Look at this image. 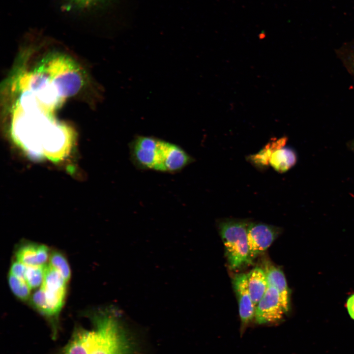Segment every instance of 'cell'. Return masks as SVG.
<instances>
[{"label": "cell", "mask_w": 354, "mask_h": 354, "mask_svg": "<svg viewBox=\"0 0 354 354\" xmlns=\"http://www.w3.org/2000/svg\"><path fill=\"white\" fill-rule=\"evenodd\" d=\"M10 114L13 137L31 154L58 159L69 150L71 131L54 115L20 112Z\"/></svg>", "instance_id": "cell-1"}, {"label": "cell", "mask_w": 354, "mask_h": 354, "mask_svg": "<svg viewBox=\"0 0 354 354\" xmlns=\"http://www.w3.org/2000/svg\"><path fill=\"white\" fill-rule=\"evenodd\" d=\"M88 330L87 354H135L134 343L118 319L110 314H96Z\"/></svg>", "instance_id": "cell-2"}, {"label": "cell", "mask_w": 354, "mask_h": 354, "mask_svg": "<svg viewBox=\"0 0 354 354\" xmlns=\"http://www.w3.org/2000/svg\"><path fill=\"white\" fill-rule=\"evenodd\" d=\"M249 223L243 220L226 219L219 224L229 265L236 269L251 264L247 241Z\"/></svg>", "instance_id": "cell-3"}, {"label": "cell", "mask_w": 354, "mask_h": 354, "mask_svg": "<svg viewBox=\"0 0 354 354\" xmlns=\"http://www.w3.org/2000/svg\"><path fill=\"white\" fill-rule=\"evenodd\" d=\"M192 156L180 146L160 139L153 171L177 173L191 163Z\"/></svg>", "instance_id": "cell-4"}, {"label": "cell", "mask_w": 354, "mask_h": 354, "mask_svg": "<svg viewBox=\"0 0 354 354\" xmlns=\"http://www.w3.org/2000/svg\"><path fill=\"white\" fill-rule=\"evenodd\" d=\"M287 313L277 290L268 286L255 308L254 318L258 324L274 323L282 320Z\"/></svg>", "instance_id": "cell-5"}, {"label": "cell", "mask_w": 354, "mask_h": 354, "mask_svg": "<svg viewBox=\"0 0 354 354\" xmlns=\"http://www.w3.org/2000/svg\"><path fill=\"white\" fill-rule=\"evenodd\" d=\"M279 232V229L272 225L262 223H249L247 241L251 262L271 245Z\"/></svg>", "instance_id": "cell-6"}, {"label": "cell", "mask_w": 354, "mask_h": 354, "mask_svg": "<svg viewBox=\"0 0 354 354\" xmlns=\"http://www.w3.org/2000/svg\"><path fill=\"white\" fill-rule=\"evenodd\" d=\"M233 284L238 301L241 331H243L254 318L255 306L249 293L247 274L240 273L236 275L233 280Z\"/></svg>", "instance_id": "cell-7"}, {"label": "cell", "mask_w": 354, "mask_h": 354, "mask_svg": "<svg viewBox=\"0 0 354 354\" xmlns=\"http://www.w3.org/2000/svg\"><path fill=\"white\" fill-rule=\"evenodd\" d=\"M49 248L43 244L27 242L21 244L15 252L16 261L26 266L47 264L50 256Z\"/></svg>", "instance_id": "cell-8"}, {"label": "cell", "mask_w": 354, "mask_h": 354, "mask_svg": "<svg viewBox=\"0 0 354 354\" xmlns=\"http://www.w3.org/2000/svg\"><path fill=\"white\" fill-rule=\"evenodd\" d=\"M264 270L268 286L275 288L278 292L283 305L288 312L290 307V291L284 274L278 267L268 262L264 264Z\"/></svg>", "instance_id": "cell-9"}, {"label": "cell", "mask_w": 354, "mask_h": 354, "mask_svg": "<svg viewBox=\"0 0 354 354\" xmlns=\"http://www.w3.org/2000/svg\"><path fill=\"white\" fill-rule=\"evenodd\" d=\"M247 278L249 293L256 308L268 287L266 275L263 268L255 267L247 274Z\"/></svg>", "instance_id": "cell-10"}, {"label": "cell", "mask_w": 354, "mask_h": 354, "mask_svg": "<svg viewBox=\"0 0 354 354\" xmlns=\"http://www.w3.org/2000/svg\"><path fill=\"white\" fill-rule=\"evenodd\" d=\"M287 141L286 137L280 139H272L258 153L248 156L247 160L256 168L264 169L269 165V160L272 154L277 149L285 146Z\"/></svg>", "instance_id": "cell-11"}, {"label": "cell", "mask_w": 354, "mask_h": 354, "mask_svg": "<svg viewBox=\"0 0 354 354\" xmlns=\"http://www.w3.org/2000/svg\"><path fill=\"white\" fill-rule=\"evenodd\" d=\"M296 161V155L294 150L284 147L277 149L272 154L269 165L278 173H282L294 166Z\"/></svg>", "instance_id": "cell-12"}, {"label": "cell", "mask_w": 354, "mask_h": 354, "mask_svg": "<svg viewBox=\"0 0 354 354\" xmlns=\"http://www.w3.org/2000/svg\"><path fill=\"white\" fill-rule=\"evenodd\" d=\"M88 329L77 328L68 343L62 351L61 354H87L86 339Z\"/></svg>", "instance_id": "cell-13"}, {"label": "cell", "mask_w": 354, "mask_h": 354, "mask_svg": "<svg viewBox=\"0 0 354 354\" xmlns=\"http://www.w3.org/2000/svg\"><path fill=\"white\" fill-rule=\"evenodd\" d=\"M51 266L58 270L67 282L71 276V271L68 263L63 254L57 251L50 253L49 264Z\"/></svg>", "instance_id": "cell-14"}, {"label": "cell", "mask_w": 354, "mask_h": 354, "mask_svg": "<svg viewBox=\"0 0 354 354\" xmlns=\"http://www.w3.org/2000/svg\"><path fill=\"white\" fill-rule=\"evenodd\" d=\"M8 281L9 287L13 294L20 300L26 301L31 296V289L24 281L8 273Z\"/></svg>", "instance_id": "cell-15"}, {"label": "cell", "mask_w": 354, "mask_h": 354, "mask_svg": "<svg viewBox=\"0 0 354 354\" xmlns=\"http://www.w3.org/2000/svg\"><path fill=\"white\" fill-rule=\"evenodd\" d=\"M47 265L27 266L26 272V281L31 290L41 287L43 282Z\"/></svg>", "instance_id": "cell-16"}, {"label": "cell", "mask_w": 354, "mask_h": 354, "mask_svg": "<svg viewBox=\"0 0 354 354\" xmlns=\"http://www.w3.org/2000/svg\"><path fill=\"white\" fill-rule=\"evenodd\" d=\"M27 267V266L24 264L16 260L12 263L10 268L9 273L26 282V272Z\"/></svg>", "instance_id": "cell-17"}, {"label": "cell", "mask_w": 354, "mask_h": 354, "mask_svg": "<svg viewBox=\"0 0 354 354\" xmlns=\"http://www.w3.org/2000/svg\"><path fill=\"white\" fill-rule=\"evenodd\" d=\"M75 6L83 9H87L95 6L106 0H65Z\"/></svg>", "instance_id": "cell-18"}, {"label": "cell", "mask_w": 354, "mask_h": 354, "mask_svg": "<svg viewBox=\"0 0 354 354\" xmlns=\"http://www.w3.org/2000/svg\"><path fill=\"white\" fill-rule=\"evenodd\" d=\"M346 306L350 317L354 320V294L348 299Z\"/></svg>", "instance_id": "cell-19"}, {"label": "cell", "mask_w": 354, "mask_h": 354, "mask_svg": "<svg viewBox=\"0 0 354 354\" xmlns=\"http://www.w3.org/2000/svg\"><path fill=\"white\" fill-rule=\"evenodd\" d=\"M265 36V35L264 33H262V34H260L259 37H260V38L262 39V38H264Z\"/></svg>", "instance_id": "cell-20"}]
</instances>
